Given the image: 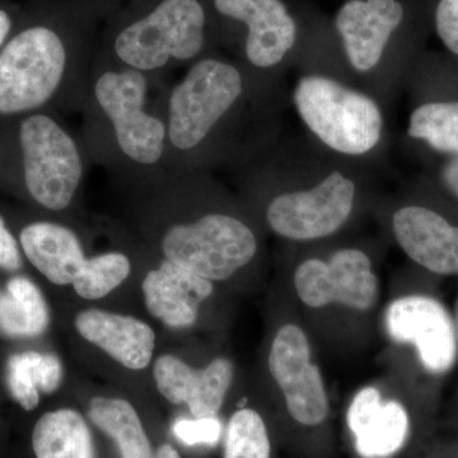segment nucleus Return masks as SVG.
I'll list each match as a JSON object with an SVG mask.
<instances>
[{"instance_id": "f257e3e1", "label": "nucleus", "mask_w": 458, "mask_h": 458, "mask_svg": "<svg viewBox=\"0 0 458 458\" xmlns=\"http://www.w3.org/2000/svg\"><path fill=\"white\" fill-rule=\"evenodd\" d=\"M310 20L306 68L335 75L385 105L411 22L408 0H343L333 17Z\"/></svg>"}, {"instance_id": "f03ea898", "label": "nucleus", "mask_w": 458, "mask_h": 458, "mask_svg": "<svg viewBox=\"0 0 458 458\" xmlns=\"http://www.w3.org/2000/svg\"><path fill=\"white\" fill-rule=\"evenodd\" d=\"M278 172L283 188L265 209L267 225L292 242H315L342 231L360 200L369 165L328 152L306 135L285 140Z\"/></svg>"}, {"instance_id": "7ed1b4c3", "label": "nucleus", "mask_w": 458, "mask_h": 458, "mask_svg": "<svg viewBox=\"0 0 458 458\" xmlns=\"http://www.w3.org/2000/svg\"><path fill=\"white\" fill-rule=\"evenodd\" d=\"M292 102L307 135L334 155L370 167L387 147L384 104L335 75L304 72Z\"/></svg>"}, {"instance_id": "20e7f679", "label": "nucleus", "mask_w": 458, "mask_h": 458, "mask_svg": "<svg viewBox=\"0 0 458 458\" xmlns=\"http://www.w3.org/2000/svg\"><path fill=\"white\" fill-rule=\"evenodd\" d=\"M162 249L167 260L210 282L227 280L254 260L258 238L236 216L210 213L165 233Z\"/></svg>"}, {"instance_id": "39448f33", "label": "nucleus", "mask_w": 458, "mask_h": 458, "mask_svg": "<svg viewBox=\"0 0 458 458\" xmlns=\"http://www.w3.org/2000/svg\"><path fill=\"white\" fill-rule=\"evenodd\" d=\"M245 93L236 66L216 59L197 63L170 98V140L181 150L194 149Z\"/></svg>"}, {"instance_id": "423d86ee", "label": "nucleus", "mask_w": 458, "mask_h": 458, "mask_svg": "<svg viewBox=\"0 0 458 458\" xmlns=\"http://www.w3.org/2000/svg\"><path fill=\"white\" fill-rule=\"evenodd\" d=\"M205 9L199 0H164L149 16L117 36L114 50L138 71L161 68L170 57L199 55L205 45Z\"/></svg>"}, {"instance_id": "0eeeda50", "label": "nucleus", "mask_w": 458, "mask_h": 458, "mask_svg": "<svg viewBox=\"0 0 458 458\" xmlns=\"http://www.w3.org/2000/svg\"><path fill=\"white\" fill-rule=\"evenodd\" d=\"M64 45L55 32L33 27L16 36L0 53V114L42 106L64 74Z\"/></svg>"}, {"instance_id": "6e6552de", "label": "nucleus", "mask_w": 458, "mask_h": 458, "mask_svg": "<svg viewBox=\"0 0 458 458\" xmlns=\"http://www.w3.org/2000/svg\"><path fill=\"white\" fill-rule=\"evenodd\" d=\"M21 144L30 194L47 209H65L82 177L73 140L50 117L35 114L21 126Z\"/></svg>"}, {"instance_id": "1a4fd4ad", "label": "nucleus", "mask_w": 458, "mask_h": 458, "mask_svg": "<svg viewBox=\"0 0 458 458\" xmlns=\"http://www.w3.org/2000/svg\"><path fill=\"white\" fill-rule=\"evenodd\" d=\"M223 17L246 29L245 55L260 71H276L300 62L306 40L307 16L286 0H213Z\"/></svg>"}, {"instance_id": "9d476101", "label": "nucleus", "mask_w": 458, "mask_h": 458, "mask_svg": "<svg viewBox=\"0 0 458 458\" xmlns=\"http://www.w3.org/2000/svg\"><path fill=\"white\" fill-rule=\"evenodd\" d=\"M298 297L311 309L342 304L366 312L378 298V279L364 250L342 247L327 259L310 258L294 271Z\"/></svg>"}, {"instance_id": "9b49d317", "label": "nucleus", "mask_w": 458, "mask_h": 458, "mask_svg": "<svg viewBox=\"0 0 458 458\" xmlns=\"http://www.w3.org/2000/svg\"><path fill=\"white\" fill-rule=\"evenodd\" d=\"M146 92V78L138 71L108 72L96 84V98L113 123L123 152L138 164L152 165L164 153L165 128L144 113Z\"/></svg>"}, {"instance_id": "f8f14e48", "label": "nucleus", "mask_w": 458, "mask_h": 458, "mask_svg": "<svg viewBox=\"0 0 458 458\" xmlns=\"http://www.w3.org/2000/svg\"><path fill=\"white\" fill-rule=\"evenodd\" d=\"M269 369L295 421L313 427L327 419V388L302 328L293 324L279 328L271 343Z\"/></svg>"}, {"instance_id": "ddd939ff", "label": "nucleus", "mask_w": 458, "mask_h": 458, "mask_svg": "<svg viewBox=\"0 0 458 458\" xmlns=\"http://www.w3.org/2000/svg\"><path fill=\"white\" fill-rule=\"evenodd\" d=\"M385 325L394 342L415 346L428 372L442 375L454 367L457 357L456 330L438 301L426 295L399 298L388 306Z\"/></svg>"}, {"instance_id": "4468645a", "label": "nucleus", "mask_w": 458, "mask_h": 458, "mask_svg": "<svg viewBox=\"0 0 458 458\" xmlns=\"http://www.w3.org/2000/svg\"><path fill=\"white\" fill-rule=\"evenodd\" d=\"M394 240L408 258L439 276L458 274V227L423 205L409 204L391 218Z\"/></svg>"}, {"instance_id": "2eb2a0df", "label": "nucleus", "mask_w": 458, "mask_h": 458, "mask_svg": "<svg viewBox=\"0 0 458 458\" xmlns=\"http://www.w3.org/2000/svg\"><path fill=\"white\" fill-rule=\"evenodd\" d=\"M153 375L170 403H185L195 418H214L233 381V364L218 358L204 369H192L174 355H164L156 360Z\"/></svg>"}, {"instance_id": "dca6fc26", "label": "nucleus", "mask_w": 458, "mask_h": 458, "mask_svg": "<svg viewBox=\"0 0 458 458\" xmlns=\"http://www.w3.org/2000/svg\"><path fill=\"white\" fill-rule=\"evenodd\" d=\"M348 427L364 458L393 456L409 434V415L397 401L382 400L376 387L361 388L349 406Z\"/></svg>"}, {"instance_id": "f3484780", "label": "nucleus", "mask_w": 458, "mask_h": 458, "mask_svg": "<svg viewBox=\"0 0 458 458\" xmlns=\"http://www.w3.org/2000/svg\"><path fill=\"white\" fill-rule=\"evenodd\" d=\"M148 311L170 327L197 321L200 304L213 293V283L170 260L149 271L141 285Z\"/></svg>"}, {"instance_id": "a211bd4d", "label": "nucleus", "mask_w": 458, "mask_h": 458, "mask_svg": "<svg viewBox=\"0 0 458 458\" xmlns=\"http://www.w3.org/2000/svg\"><path fill=\"white\" fill-rule=\"evenodd\" d=\"M75 328L129 369H147L155 349V333L146 322L101 310L78 313Z\"/></svg>"}, {"instance_id": "6ab92c4d", "label": "nucleus", "mask_w": 458, "mask_h": 458, "mask_svg": "<svg viewBox=\"0 0 458 458\" xmlns=\"http://www.w3.org/2000/svg\"><path fill=\"white\" fill-rule=\"evenodd\" d=\"M21 245L33 267L57 285L73 284L87 260L74 232L54 223L23 229Z\"/></svg>"}, {"instance_id": "aec40b11", "label": "nucleus", "mask_w": 458, "mask_h": 458, "mask_svg": "<svg viewBox=\"0 0 458 458\" xmlns=\"http://www.w3.org/2000/svg\"><path fill=\"white\" fill-rule=\"evenodd\" d=\"M32 445L38 458H95L89 427L71 409L42 415L33 429Z\"/></svg>"}, {"instance_id": "412c9836", "label": "nucleus", "mask_w": 458, "mask_h": 458, "mask_svg": "<svg viewBox=\"0 0 458 458\" xmlns=\"http://www.w3.org/2000/svg\"><path fill=\"white\" fill-rule=\"evenodd\" d=\"M49 327L47 301L31 280L16 276L0 295V330L12 337L41 335Z\"/></svg>"}, {"instance_id": "4be33fe9", "label": "nucleus", "mask_w": 458, "mask_h": 458, "mask_svg": "<svg viewBox=\"0 0 458 458\" xmlns=\"http://www.w3.org/2000/svg\"><path fill=\"white\" fill-rule=\"evenodd\" d=\"M62 363L56 355L20 352L8 360V390L13 399L30 411L38 405V391L53 394L62 382Z\"/></svg>"}, {"instance_id": "5701e85b", "label": "nucleus", "mask_w": 458, "mask_h": 458, "mask_svg": "<svg viewBox=\"0 0 458 458\" xmlns=\"http://www.w3.org/2000/svg\"><path fill=\"white\" fill-rule=\"evenodd\" d=\"M89 418L116 441L123 458H152L143 426L128 401L96 397L90 401Z\"/></svg>"}, {"instance_id": "b1692460", "label": "nucleus", "mask_w": 458, "mask_h": 458, "mask_svg": "<svg viewBox=\"0 0 458 458\" xmlns=\"http://www.w3.org/2000/svg\"><path fill=\"white\" fill-rule=\"evenodd\" d=\"M408 137L423 141L436 152L458 156V101L418 105L409 116Z\"/></svg>"}, {"instance_id": "393cba45", "label": "nucleus", "mask_w": 458, "mask_h": 458, "mask_svg": "<svg viewBox=\"0 0 458 458\" xmlns=\"http://www.w3.org/2000/svg\"><path fill=\"white\" fill-rule=\"evenodd\" d=\"M129 274V259L119 252H110L86 260L73 285L77 294L84 300H99L122 284Z\"/></svg>"}, {"instance_id": "a878e982", "label": "nucleus", "mask_w": 458, "mask_h": 458, "mask_svg": "<svg viewBox=\"0 0 458 458\" xmlns=\"http://www.w3.org/2000/svg\"><path fill=\"white\" fill-rule=\"evenodd\" d=\"M225 458H270L267 427L258 412L238 410L229 421Z\"/></svg>"}, {"instance_id": "bb28decb", "label": "nucleus", "mask_w": 458, "mask_h": 458, "mask_svg": "<svg viewBox=\"0 0 458 458\" xmlns=\"http://www.w3.org/2000/svg\"><path fill=\"white\" fill-rule=\"evenodd\" d=\"M174 433L188 445H214L221 438L222 424L216 417L197 418L195 420L182 419L174 423Z\"/></svg>"}, {"instance_id": "cd10ccee", "label": "nucleus", "mask_w": 458, "mask_h": 458, "mask_svg": "<svg viewBox=\"0 0 458 458\" xmlns=\"http://www.w3.org/2000/svg\"><path fill=\"white\" fill-rule=\"evenodd\" d=\"M433 18L445 49L458 56V0H437Z\"/></svg>"}, {"instance_id": "c85d7f7f", "label": "nucleus", "mask_w": 458, "mask_h": 458, "mask_svg": "<svg viewBox=\"0 0 458 458\" xmlns=\"http://www.w3.org/2000/svg\"><path fill=\"white\" fill-rule=\"evenodd\" d=\"M22 267V259L16 240L5 227V223L0 216V267L8 271H16Z\"/></svg>"}, {"instance_id": "c756f323", "label": "nucleus", "mask_w": 458, "mask_h": 458, "mask_svg": "<svg viewBox=\"0 0 458 458\" xmlns=\"http://www.w3.org/2000/svg\"><path fill=\"white\" fill-rule=\"evenodd\" d=\"M439 174L443 185L458 199V156H451Z\"/></svg>"}, {"instance_id": "7c9ffc66", "label": "nucleus", "mask_w": 458, "mask_h": 458, "mask_svg": "<svg viewBox=\"0 0 458 458\" xmlns=\"http://www.w3.org/2000/svg\"><path fill=\"white\" fill-rule=\"evenodd\" d=\"M9 30H11V20H9V16L4 11H0V47L7 38Z\"/></svg>"}, {"instance_id": "2f4dec72", "label": "nucleus", "mask_w": 458, "mask_h": 458, "mask_svg": "<svg viewBox=\"0 0 458 458\" xmlns=\"http://www.w3.org/2000/svg\"><path fill=\"white\" fill-rule=\"evenodd\" d=\"M155 458H181L180 454H177V451L174 450V447H171L170 445H162L159 448L158 452H157Z\"/></svg>"}, {"instance_id": "473e14b6", "label": "nucleus", "mask_w": 458, "mask_h": 458, "mask_svg": "<svg viewBox=\"0 0 458 458\" xmlns=\"http://www.w3.org/2000/svg\"><path fill=\"white\" fill-rule=\"evenodd\" d=\"M454 330H456V336L458 339V302H457V310H456V322H454Z\"/></svg>"}]
</instances>
